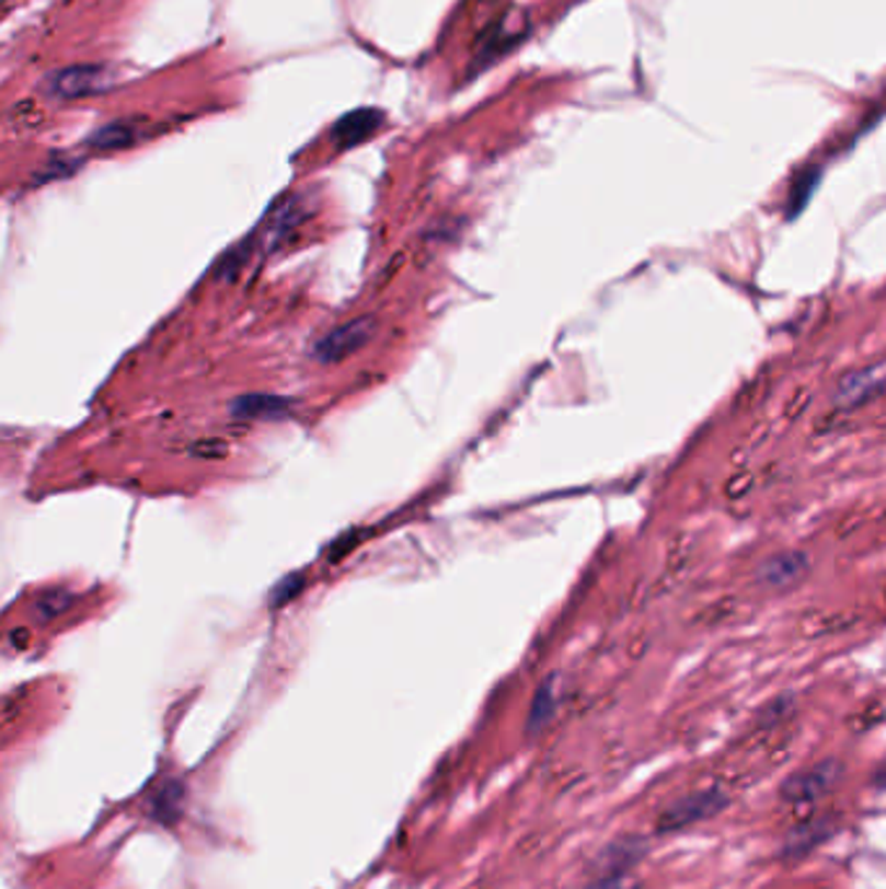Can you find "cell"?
Instances as JSON below:
<instances>
[{
    "mask_svg": "<svg viewBox=\"0 0 886 889\" xmlns=\"http://www.w3.org/2000/svg\"><path fill=\"white\" fill-rule=\"evenodd\" d=\"M113 86V73L102 66H68L50 73L42 83L45 94L55 102L83 100Z\"/></svg>",
    "mask_w": 886,
    "mask_h": 889,
    "instance_id": "6da1fadb",
    "label": "cell"
},
{
    "mask_svg": "<svg viewBox=\"0 0 886 889\" xmlns=\"http://www.w3.org/2000/svg\"><path fill=\"white\" fill-rule=\"evenodd\" d=\"M375 328H378L375 318H357V321L338 325L336 331L327 333L323 342L315 346V359L323 365L341 362L348 354L359 351L375 336Z\"/></svg>",
    "mask_w": 886,
    "mask_h": 889,
    "instance_id": "7a4b0ae2",
    "label": "cell"
},
{
    "mask_svg": "<svg viewBox=\"0 0 886 889\" xmlns=\"http://www.w3.org/2000/svg\"><path fill=\"white\" fill-rule=\"evenodd\" d=\"M808 569H812L808 554L798 552V549H791V552L772 554L770 559H764L757 569V582L767 590H787L793 588L795 582L804 580Z\"/></svg>",
    "mask_w": 886,
    "mask_h": 889,
    "instance_id": "3957f363",
    "label": "cell"
},
{
    "mask_svg": "<svg viewBox=\"0 0 886 889\" xmlns=\"http://www.w3.org/2000/svg\"><path fill=\"white\" fill-rule=\"evenodd\" d=\"M721 807H723L721 790H700V794L687 796L683 801L674 804V807L663 815L660 832H671V830L687 828V824H692V822H700V819L715 815Z\"/></svg>",
    "mask_w": 886,
    "mask_h": 889,
    "instance_id": "277c9868",
    "label": "cell"
},
{
    "mask_svg": "<svg viewBox=\"0 0 886 889\" xmlns=\"http://www.w3.org/2000/svg\"><path fill=\"white\" fill-rule=\"evenodd\" d=\"M380 123L382 115L378 109H357V113H348L341 117L336 128H333V141H336L338 149H352V146L367 141V138L380 128Z\"/></svg>",
    "mask_w": 886,
    "mask_h": 889,
    "instance_id": "5b68a950",
    "label": "cell"
},
{
    "mask_svg": "<svg viewBox=\"0 0 886 889\" xmlns=\"http://www.w3.org/2000/svg\"><path fill=\"white\" fill-rule=\"evenodd\" d=\"M291 408L289 399H278V395L257 393V395H242L237 399L229 412L234 419H281V416Z\"/></svg>",
    "mask_w": 886,
    "mask_h": 889,
    "instance_id": "8992f818",
    "label": "cell"
},
{
    "mask_svg": "<svg viewBox=\"0 0 886 889\" xmlns=\"http://www.w3.org/2000/svg\"><path fill=\"white\" fill-rule=\"evenodd\" d=\"M884 391V380L876 378L871 372H855L850 374L840 383L835 393V404L837 406H861L868 404L871 399H876L878 393Z\"/></svg>",
    "mask_w": 886,
    "mask_h": 889,
    "instance_id": "52a82bcc",
    "label": "cell"
},
{
    "mask_svg": "<svg viewBox=\"0 0 886 889\" xmlns=\"http://www.w3.org/2000/svg\"><path fill=\"white\" fill-rule=\"evenodd\" d=\"M837 767L829 762V765H816L814 770H806V773L795 775L793 781L785 783V796L795 798V801H804V798H814L825 790L829 783L835 781Z\"/></svg>",
    "mask_w": 886,
    "mask_h": 889,
    "instance_id": "ba28073f",
    "label": "cell"
},
{
    "mask_svg": "<svg viewBox=\"0 0 886 889\" xmlns=\"http://www.w3.org/2000/svg\"><path fill=\"white\" fill-rule=\"evenodd\" d=\"M138 138V130L133 123H107L104 128L94 130L92 138H89V146L94 149H123V146H133V141Z\"/></svg>",
    "mask_w": 886,
    "mask_h": 889,
    "instance_id": "9c48e42d",
    "label": "cell"
},
{
    "mask_svg": "<svg viewBox=\"0 0 886 889\" xmlns=\"http://www.w3.org/2000/svg\"><path fill=\"white\" fill-rule=\"evenodd\" d=\"M858 622L855 611H827V614H812L806 616L804 627L806 635H829V632H842L853 627Z\"/></svg>",
    "mask_w": 886,
    "mask_h": 889,
    "instance_id": "30bf717a",
    "label": "cell"
},
{
    "mask_svg": "<svg viewBox=\"0 0 886 889\" xmlns=\"http://www.w3.org/2000/svg\"><path fill=\"white\" fill-rule=\"evenodd\" d=\"M554 707H556V684H554V679H549V682L539 690V694H536L533 707H530V720H528L530 731H539V728H543V724L551 718V713H554Z\"/></svg>",
    "mask_w": 886,
    "mask_h": 889,
    "instance_id": "8fae6325",
    "label": "cell"
},
{
    "mask_svg": "<svg viewBox=\"0 0 886 889\" xmlns=\"http://www.w3.org/2000/svg\"><path fill=\"white\" fill-rule=\"evenodd\" d=\"M71 601H73V596L68 593V590H50V593L42 596V601L34 607V611H37V620L50 622L53 616L62 614V611L71 607Z\"/></svg>",
    "mask_w": 886,
    "mask_h": 889,
    "instance_id": "7c38bea8",
    "label": "cell"
},
{
    "mask_svg": "<svg viewBox=\"0 0 886 889\" xmlns=\"http://www.w3.org/2000/svg\"><path fill=\"white\" fill-rule=\"evenodd\" d=\"M736 611V599H721L715 603H710L707 609H702V614L697 616V622L700 624H717V622H725L730 614Z\"/></svg>",
    "mask_w": 886,
    "mask_h": 889,
    "instance_id": "4fadbf2b",
    "label": "cell"
},
{
    "mask_svg": "<svg viewBox=\"0 0 886 889\" xmlns=\"http://www.w3.org/2000/svg\"><path fill=\"white\" fill-rule=\"evenodd\" d=\"M751 486H755V474H751V471H738V474L728 482V486H725V495L744 497Z\"/></svg>",
    "mask_w": 886,
    "mask_h": 889,
    "instance_id": "5bb4252c",
    "label": "cell"
},
{
    "mask_svg": "<svg viewBox=\"0 0 886 889\" xmlns=\"http://www.w3.org/2000/svg\"><path fill=\"white\" fill-rule=\"evenodd\" d=\"M808 401H812V391H798V393H795L791 399V404H787V408H785V419L787 422L798 419V414L806 412Z\"/></svg>",
    "mask_w": 886,
    "mask_h": 889,
    "instance_id": "9a60e30c",
    "label": "cell"
},
{
    "mask_svg": "<svg viewBox=\"0 0 886 889\" xmlns=\"http://www.w3.org/2000/svg\"><path fill=\"white\" fill-rule=\"evenodd\" d=\"M585 889H626V881L622 874H601V877Z\"/></svg>",
    "mask_w": 886,
    "mask_h": 889,
    "instance_id": "2e32d148",
    "label": "cell"
},
{
    "mask_svg": "<svg viewBox=\"0 0 886 889\" xmlns=\"http://www.w3.org/2000/svg\"><path fill=\"white\" fill-rule=\"evenodd\" d=\"M689 557V536H679V546H674L671 557H668V569H681L683 559Z\"/></svg>",
    "mask_w": 886,
    "mask_h": 889,
    "instance_id": "e0dca14e",
    "label": "cell"
},
{
    "mask_svg": "<svg viewBox=\"0 0 886 889\" xmlns=\"http://www.w3.org/2000/svg\"><path fill=\"white\" fill-rule=\"evenodd\" d=\"M861 520H863V516H853L850 520H845V523L840 526V536H848V533H853L855 526L861 523Z\"/></svg>",
    "mask_w": 886,
    "mask_h": 889,
    "instance_id": "ac0fdd59",
    "label": "cell"
},
{
    "mask_svg": "<svg viewBox=\"0 0 886 889\" xmlns=\"http://www.w3.org/2000/svg\"><path fill=\"white\" fill-rule=\"evenodd\" d=\"M876 783H878V786H884V788H886V765H884L882 770H878V775H876Z\"/></svg>",
    "mask_w": 886,
    "mask_h": 889,
    "instance_id": "d6986e66",
    "label": "cell"
}]
</instances>
